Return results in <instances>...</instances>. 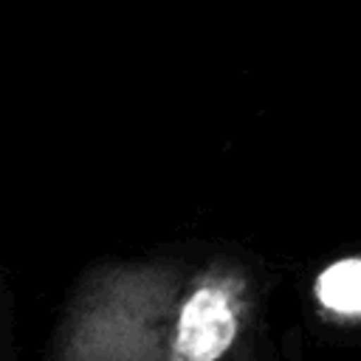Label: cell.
I'll list each match as a JSON object with an SVG mask.
<instances>
[{
  "label": "cell",
  "mask_w": 361,
  "mask_h": 361,
  "mask_svg": "<svg viewBox=\"0 0 361 361\" xmlns=\"http://www.w3.org/2000/svg\"><path fill=\"white\" fill-rule=\"evenodd\" d=\"M0 3H3V0H0Z\"/></svg>",
  "instance_id": "3"
},
{
  "label": "cell",
  "mask_w": 361,
  "mask_h": 361,
  "mask_svg": "<svg viewBox=\"0 0 361 361\" xmlns=\"http://www.w3.org/2000/svg\"><path fill=\"white\" fill-rule=\"evenodd\" d=\"M316 296L338 313H361V259H341L316 279Z\"/></svg>",
  "instance_id": "2"
},
{
  "label": "cell",
  "mask_w": 361,
  "mask_h": 361,
  "mask_svg": "<svg viewBox=\"0 0 361 361\" xmlns=\"http://www.w3.org/2000/svg\"><path fill=\"white\" fill-rule=\"evenodd\" d=\"M243 327V282L169 262L99 271L73 299L56 361H223Z\"/></svg>",
  "instance_id": "1"
}]
</instances>
